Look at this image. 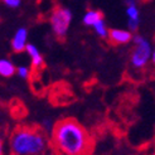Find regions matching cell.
I'll return each mask as SVG.
<instances>
[{
	"label": "cell",
	"instance_id": "obj_1",
	"mask_svg": "<svg viewBox=\"0 0 155 155\" xmlns=\"http://www.w3.org/2000/svg\"><path fill=\"white\" fill-rule=\"evenodd\" d=\"M51 144L59 155H91L94 150L90 133L74 119H62L54 124Z\"/></svg>",
	"mask_w": 155,
	"mask_h": 155
},
{
	"label": "cell",
	"instance_id": "obj_2",
	"mask_svg": "<svg viewBox=\"0 0 155 155\" xmlns=\"http://www.w3.org/2000/svg\"><path fill=\"white\" fill-rule=\"evenodd\" d=\"M51 148V137L41 126L17 127L9 137L12 155H48Z\"/></svg>",
	"mask_w": 155,
	"mask_h": 155
},
{
	"label": "cell",
	"instance_id": "obj_3",
	"mask_svg": "<svg viewBox=\"0 0 155 155\" xmlns=\"http://www.w3.org/2000/svg\"><path fill=\"white\" fill-rule=\"evenodd\" d=\"M153 56V45L150 41L145 35L134 34L133 38V48L130 52V66L136 71H143L151 62Z\"/></svg>",
	"mask_w": 155,
	"mask_h": 155
},
{
	"label": "cell",
	"instance_id": "obj_4",
	"mask_svg": "<svg viewBox=\"0 0 155 155\" xmlns=\"http://www.w3.org/2000/svg\"><path fill=\"white\" fill-rule=\"evenodd\" d=\"M73 19V14L71 9L67 6H56L53 9L51 18H49V24L52 28L53 34L56 35L58 39H64L71 23Z\"/></svg>",
	"mask_w": 155,
	"mask_h": 155
},
{
	"label": "cell",
	"instance_id": "obj_5",
	"mask_svg": "<svg viewBox=\"0 0 155 155\" xmlns=\"http://www.w3.org/2000/svg\"><path fill=\"white\" fill-rule=\"evenodd\" d=\"M126 5V17H127V29L131 32H136L140 25V9L139 0H125Z\"/></svg>",
	"mask_w": 155,
	"mask_h": 155
},
{
	"label": "cell",
	"instance_id": "obj_6",
	"mask_svg": "<svg viewBox=\"0 0 155 155\" xmlns=\"http://www.w3.org/2000/svg\"><path fill=\"white\" fill-rule=\"evenodd\" d=\"M133 38H134V34L129 29H119V28L108 29L107 39L115 45L127 44L130 42H133Z\"/></svg>",
	"mask_w": 155,
	"mask_h": 155
},
{
	"label": "cell",
	"instance_id": "obj_7",
	"mask_svg": "<svg viewBox=\"0 0 155 155\" xmlns=\"http://www.w3.org/2000/svg\"><path fill=\"white\" fill-rule=\"evenodd\" d=\"M10 44H12V49L15 53L25 52L27 44H28V30H27V28L20 27L15 30Z\"/></svg>",
	"mask_w": 155,
	"mask_h": 155
},
{
	"label": "cell",
	"instance_id": "obj_8",
	"mask_svg": "<svg viewBox=\"0 0 155 155\" xmlns=\"http://www.w3.org/2000/svg\"><path fill=\"white\" fill-rule=\"evenodd\" d=\"M25 53L30 58V63L34 69H39L44 66V57L42 56V53L39 51V48L37 47L33 43H28L27 48H25Z\"/></svg>",
	"mask_w": 155,
	"mask_h": 155
},
{
	"label": "cell",
	"instance_id": "obj_9",
	"mask_svg": "<svg viewBox=\"0 0 155 155\" xmlns=\"http://www.w3.org/2000/svg\"><path fill=\"white\" fill-rule=\"evenodd\" d=\"M101 19H104V13L100 12L97 9H88L86 13H84L83 18H82V23L86 27L92 28L96 23H98Z\"/></svg>",
	"mask_w": 155,
	"mask_h": 155
},
{
	"label": "cell",
	"instance_id": "obj_10",
	"mask_svg": "<svg viewBox=\"0 0 155 155\" xmlns=\"http://www.w3.org/2000/svg\"><path fill=\"white\" fill-rule=\"evenodd\" d=\"M15 73H17V67L14 66V63L10 59L8 58L0 59V76L9 78V77L14 76Z\"/></svg>",
	"mask_w": 155,
	"mask_h": 155
},
{
	"label": "cell",
	"instance_id": "obj_11",
	"mask_svg": "<svg viewBox=\"0 0 155 155\" xmlns=\"http://www.w3.org/2000/svg\"><path fill=\"white\" fill-rule=\"evenodd\" d=\"M92 29L95 30V33L97 34V37L102 38V39H106L107 35H108V28L106 25L105 19H101L98 23H96V24L92 27Z\"/></svg>",
	"mask_w": 155,
	"mask_h": 155
},
{
	"label": "cell",
	"instance_id": "obj_12",
	"mask_svg": "<svg viewBox=\"0 0 155 155\" xmlns=\"http://www.w3.org/2000/svg\"><path fill=\"white\" fill-rule=\"evenodd\" d=\"M17 74L19 78H23V80H28L30 74H32V72H30V68L27 67V66H18L17 67Z\"/></svg>",
	"mask_w": 155,
	"mask_h": 155
},
{
	"label": "cell",
	"instance_id": "obj_13",
	"mask_svg": "<svg viewBox=\"0 0 155 155\" xmlns=\"http://www.w3.org/2000/svg\"><path fill=\"white\" fill-rule=\"evenodd\" d=\"M54 124H56V122H53V120H51V119H43V121H42V124H41V129H42L43 131H45L47 134L51 135L52 130H53V127H54Z\"/></svg>",
	"mask_w": 155,
	"mask_h": 155
},
{
	"label": "cell",
	"instance_id": "obj_14",
	"mask_svg": "<svg viewBox=\"0 0 155 155\" xmlns=\"http://www.w3.org/2000/svg\"><path fill=\"white\" fill-rule=\"evenodd\" d=\"M2 2L4 3V5L10 8V9H17L21 4V0H2Z\"/></svg>",
	"mask_w": 155,
	"mask_h": 155
},
{
	"label": "cell",
	"instance_id": "obj_15",
	"mask_svg": "<svg viewBox=\"0 0 155 155\" xmlns=\"http://www.w3.org/2000/svg\"><path fill=\"white\" fill-rule=\"evenodd\" d=\"M4 154H5V141L2 134H0V155H4Z\"/></svg>",
	"mask_w": 155,
	"mask_h": 155
},
{
	"label": "cell",
	"instance_id": "obj_16",
	"mask_svg": "<svg viewBox=\"0 0 155 155\" xmlns=\"http://www.w3.org/2000/svg\"><path fill=\"white\" fill-rule=\"evenodd\" d=\"M151 62L155 64V47L153 48V56H151Z\"/></svg>",
	"mask_w": 155,
	"mask_h": 155
},
{
	"label": "cell",
	"instance_id": "obj_17",
	"mask_svg": "<svg viewBox=\"0 0 155 155\" xmlns=\"http://www.w3.org/2000/svg\"><path fill=\"white\" fill-rule=\"evenodd\" d=\"M0 2H2V0H0Z\"/></svg>",
	"mask_w": 155,
	"mask_h": 155
},
{
	"label": "cell",
	"instance_id": "obj_18",
	"mask_svg": "<svg viewBox=\"0 0 155 155\" xmlns=\"http://www.w3.org/2000/svg\"><path fill=\"white\" fill-rule=\"evenodd\" d=\"M0 19H2V18H0Z\"/></svg>",
	"mask_w": 155,
	"mask_h": 155
}]
</instances>
